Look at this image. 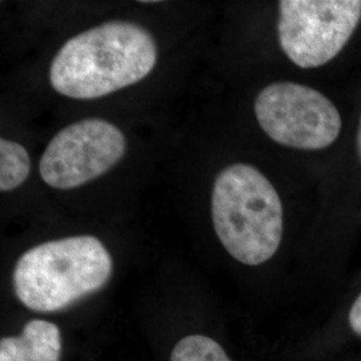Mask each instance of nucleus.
<instances>
[{
    "mask_svg": "<svg viewBox=\"0 0 361 361\" xmlns=\"http://www.w3.org/2000/svg\"><path fill=\"white\" fill-rule=\"evenodd\" d=\"M157 63L154 39L143 27L114 20L66 42L50 67L54 90L97 99L147 77Z\"/></svg>",
    "mask_w": 361,
    "mask_h": 361,
    "instance_id": "nucleus-1",
    "label": "nucleus"
},
{
    "mask_svg": "<svg viewBox=\"0 0 361 361\" xmlns=\"http://www.w3.org/2000/svg\"><path fill=\"white\" fill-rule=\"evenodd\" d=\"M212 219L221 244L245 265L269 261L283 240L280 195L252 165L234 164L219 173L212 193Z\"/></svg>",
    "mask_w": 361,
    "mask_h": 361,
    "instance_id": "nucleus-2",
    "label": "nucleus"
},
{
    "mask_svg": "<svg viewBox=\"0 0 361 361\" xmlns=\"http://www.w3.org/2000/svg\"><path fill=\"white\" fill-rule=\"evenodd\" d=\"M113 259L101 240L75 235L27 250L13 269V292L34 312H58L102 289Z\"/></svg>",
    "mask_w": 361,
    "mask_h": 361,
    "instance_id": "nucleus-3",
    "label": "nucleus"
},
{
    "mask_svg": "<svg viewBox=\"0 0 361 361\" xmlns=\"http://www.w3.org/2000/svg\"><path fill=\"white\" fill-rule=\"evenodd\" d=\"M258 125L274 142L298 150H323L340 135L341 116L323 92L295 82H274L258 92Z\"/></svg>",
    "mask_w": 361,
    "mask_h": 361,
    "instance_id": "nucleus-4",
    "label": "nucleus"
},
{
    "mask_svg": "<svg viewBox=\"0 0 361 361\" xmlns=\"http://www.w3.org/2000/svg\"><path fill=\"white\" fill-rule=\"evenodd\" d=\"M279 10L281 49L301 68L335 59L361 20L360 0H283Z\"/></svg>",
    "mask_w": 361,
    "mask_h": 361,
    "instance_id": "nucleus-5",
    "label": "nucleus"
},
{
    "mask_svg": "<svg viewBox=\"0 0 361 361\" xmlns=\"http://www.w3.org/2000/svg\"><path fill=\"white\" fill-rule=\"evenodd\" d=\"M126 152V138L104 119H85L61 130L39 162L43 180L54 189H75L109 171Z\"/></svg>",
    "mask_w": 361,
    "mask_h": 361,
    "instance_id": "nucleus-6",
    "label": "nucleus"
},
{
    "mask_svg": "<svg viewBox=\"0 0 361 361\" xmlns=\"http://www.w3.org/2000/svg\"><path fill=\"white\" fill-rule=\"evenodd\" d=\"M61 329L46 320H31L20 335L0 341V361H61Z\"/></svg>",
    "mask_w": 361,
    "mask_h": 361,
    "instance_id": "nucleus-7",
    "label": "nucleus"
},
{
    "mask_svg": "<svg viewBox=\"0 0 361 361\" xmlns=\"http://www.w3.org/2000/svg\"><path fill=\"white\" fill-rule=\"evenodd\" d=\"M31 169L30 155L20 143L0 140V190L11 192L27 180Z\"/></svg>",
    "mask_w": 361,
    "mask_h": 361,
    "instance_id": "nucleus-8",
    "label": "nucleus"
},
{
    "mask_svg": "<svg viewBox=\"0 0 361 361\" xmlns=\"http://www.w3.org/2000/svg\"><path fill=\"white\" fill-rule=\"evenodd\" d=\"M170 361H232L225 349L212 337L190 335L177 343Z\"/></svg>",
    "mask_w": 361,
    "mask_h": 361,
    "instance_id": "nucleus-9",
    "label": "nucleus"
},
{
    "mask_svg": "<svg viewBox=\"0 0 361 361\" xmlns=\"http://www.w3.org/2000/svg\"><path fill=\"white\" fill-rule=\"evenodd\" d=\"M349 325L352 331L357 336H361V293L355 300L352 308L349 310Z\"/></svg>",
    "mask_w": 361,
    "mask_h": 361,
    "instance_id": "nucleus-10",
    "label": "nucleus"
},
{
    "mask_svg": "<svg viewBox=\"0 0 361 361\" xmlns=\"http://www.w3.org/2000/svg\"><path fill=\"white\" fill-rule=\"evenodd\" d=\"M356 143H357V154L361 161V116L360 122H359V130H357V137H356Z\"/></svg>",
    "mask_w": 361,
    "mask_h": 361,
    "instance_id": "nucleus-11",
    "label": "nucleus"
}]
</instances>
